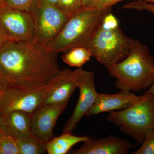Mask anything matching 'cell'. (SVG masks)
I'll return each mask as SVG.
<instances>
[{"mask_svg": "<svg viewBox=\"0 0 154 154\" xmlns=\"http://www.w3.org/2000/svg\"><path fill=\"white\" fill-rule=\"evenodd\" d=\"M1 94V92H0V94Z\"/></svg>", "mask_w": 154, "mask_h": 154, "instance_id": "obj_34", "label": "cell"}, {"mask_svg": "<svg viewBox=\"0 0 154 154\" xmlns=\"http://www.w3.org/2000/svg\"><path fill=\"white\" fill-rule=\"evenodd\" d=\"M132 154H154V129L148 133L141 146Z\"/></svg>", "mask_w": 154, "mask_h": 154, "instance_id": "obj_20", "label": "cell"}, {"mask_svg": "<svg viewBox=\"0 0 154 154\" xmlns=\"http://www.w3.org/2000/svg\"><path fill=\"white\" fill-rule=\"evenodd\" d=\"M107 69L116 79L115 87L120 91L137 92L149 88L153 82L154 58L147 46L138 40L134 39L124 59Z\"/></svg>", "mask_w": 154, "mask_h": 154, "instance_id": "obj_2", "label": "cell"}, {"mask_svg": "<svg viewBox=\"0 0 154 154\" xmlns=\"http://www.w3.org/2000/svg\"><path fill=\"white\" fill-rule=\"evenodd\" d=\"M57 54L36 42L8 40L0 49V68L10 86L41 90L60 74Z\"/></svg>", "mask_w": 154, "mask_h": 154, "instance_id": "obj_1", "label": "cell"}, {"mask_svg": "<svg viewBox=\"0 0 154 154\" xmlns=\"http://www.w3.org/2000/svg\"><path fill=\"white\" fill-rule=\"evenodd\" d=\"M88 136H78L72 132H63L57 137H53L46 143V152L48 154H66L73 146L80 143L91 140Z\"/></svg>", "mask_w": 154, "mask_h": 154, "instance_id": "obj_15", "label": "cell"}, {"mask_svg": "<svg viewBox=\"0 0 154 154\" xmlns=\"http://www.w3.org/2000/svg\"><path fill=\"white\" fill-rule=\"evenodd\" d=\"M0 32L8 41L35 42V26L28 11L0 8Z\"/></svg>", "mask_w": 154, "mask_h": 154, "instance_id": "obj_7", "label": "cell"}, {"mask_svg": "<svg viewBox=\"0 0 154 154\" xmlns=\"http://www.w3.org/2000/svg\"><path fill=\"white\" fill-rule=\"evenodd\" d=\"M109 113L108 121L142 144L147 134L154 129V96L144 93L143 99L131 107Z\"/></svg>", "mask_w": 154, "mask_h": 154, "instance_id": "obj_4", "label": "cell"}, {"mask_svg": "<svg viewBox=\"0 0 154 154\" xmlns=\"http://www.w3.org/2000/svg\"><path fill=\"white\" fill-rule=\"evenodd\" d=\"M10 87V84L0 68V92H4Z\"/></svg>", "mask_w": 154, "mask_h": 154, "instance_id": "obj_24", "label": "cell"}, {"mask_svg": "<svg viewBox=\"0 0 154 154\" xmlns=\"http://www.w3.org/2000/svg\"><path fill=\"white\" fill-rule=\"evenodd\" d=\"M58 0H36L35 2L41 4H48L56 6Z\"/></svg>", "mask_w": 154, "mask_h": 154, "instance_id": "obj_25", "label": "cell"}, {"mask_svg": "<svg viewBox=\"0 0 154 154\" xmlns=\"http://www.w3.org/2000/svg\"><path fill=\"white\" fill-rule=\"evenodd\" d=\"M0 154H2V151H1V149H0Z\"/></svg>", "mask_w": 154, "mask_h": 154, "instance_id": "obj_32", "label": "cell"}, {"mask_svg": "<svg viewBox=\"0 0 154 154\" xmlns=\"http://www.w3.org/2000/svg\"><path fill=\"white\" fill-rule=\"evenodd\" d=\"M143 1H146V2H149L152 3V4H153L154 5V0H143Z\"/></svg>", "mask_w": 154, "mask_h": 154, "instance_id": "obj_31", "label": "cell"}, {"mask_svg": "<svg viewBox=\"0 0 154 154\" xmlns=\"http://www.w3.org/2000/svg\"><path fill=\"white\" fill-rule=\"evenodd\" d=\"M2 154H19L17 140L11 136L3 135L0 138Z\"/></svg>", "mask_w": 154, "mask_h": 154, "instance_id": "obj_19", "label": "cell"}, {"mask_svg": "<svg viewBox=\"0 0 154 154\" xmlns=\"http://www.w3.org/2000/svg\"><path fill=\"white\" fill-rule=\"evenodd\" d=\"M7 41L8 39L7 38L4 36L2 33L0 32V49L2 48L3 45L5 44Z\"/></svg>", "mask_w": 154, "mask_h": 154, "instance_id": "obj_27", "label": "cell"}, {"mask_svg": "<svg viewBox=\"0 0 154 154\" xmlns=\"http://www.w3.org/2000/svg\"><path fill=\"white\" fill-rule=\"evenodd\" d=\"M30 12L35 26V42L44 46L57 36L70 17L56 6L36 2Z\"/></svg>", "mask_w": 154, "mask_h": 154, "instance_id": "obj_6", "label": "cell"}, {"mask_svg": "<svg viewBox=\"0 0 154 154\" xmlns=\"http://www.w3.org/2000/svg\"><path fill=\"white\" fill-rule=\"evenodd\" d=\"M5 0H0V8L4 7Z\"/></svg>", "mask_w": 154, "mask_h": 154, "instance_id": "obj_30", "label": "cell"}, {"mask_svg": "<svg viewBox=\"0 0 154 154\" xmlns=\"http://www.w3.org/2000/svg\"><path fill=\"white\" fill-rule=\"evenodd\" d=\"M154 81L152 85L151 86L150 88H149L147 91H146L144 93H148V94H151L154 96V69L153 70Z\"/></svg>", "mask_w": 154, "mask_h": 154, "instance_id": "obj_28", "label": "cell"}, {"mask_svg": "<svg viewBox=\"0 0 154 154\" xmlns=\"http://www.w3.org/2000/svg\"><path fill=\"white\" fill-rule=\"evenodd\" d=\"M137 145L120 138L109 135L83 143L79 149L73 150V154H126Z\"/></svg>", "mask_w": 154, "mask_h": 154, "instance_id": "obj_13", "label": "cell"}, {"mask_svg": "<svg viewBox=\"0 0 154 154\" xmlns=\"http://www.w3.org/2000/svg\"><path fill=\"white\" fill-rule=\"evenodd\" d=\"M143 97V95L137 96L133 92L124 90L114 94H99L95 104L85 116L88 118L105 112L124 110L140 101Z\"/></svg>", "mask_w": 154, "mask_h": 154, "instance_id": "obj_12", "label": "cell"}, {"mask_svg": "<svg viewBox=\"0 0 154 154\" xmlns=\"http://www.w3.org/2000/svg\"><path fill=\"white\" fill-rule=\"evenodd\" d=\"M133 40L125 35L119 26L106 28L100 23L87 47L92 57L107 69L129 54Z\"/></svg>", "mask_w": 154, "mask_h": 154, "instance_id": "obj_5", "label": "cell"}, {"mask_svg": "<svg viewBox=\"0 0 154 154\" xmlns=\"http://www.w3.org/2000/svg\"><path fill=\"white\" fill-rule=\"evenodd\" d=\"M6 134L4 131H3L2 128V126H1V122H0V135H3Z\"/></svg>", "mask_w": 154, "mask_h": 154, "instance_id": "obj_29", "label": "cell"}, {"mask_svg": "<svg viewBox=\"0 0 154 154\" xmlns=\"http://www.w3.org/2000/svg\"><path fill=\"white\" fill-rule=\"evenodd\" d=\"M19 154H42L46 152V143L30 134L17 140Z\"/></svg>", "mask_w": 154, "mask_h": 154, "instance_id": "obj_17", "label": "cell"}, {"mask_svg": "<svg viewBox=\"0 0 154 154\" xmlns=\"http://www.w3.org/2000/svg\"><path fill=\"white\" fill-rule=\"evenodd\" d=\"M83 8L88 9L91 6L94 0H81Z\"/></svg>", "mask_w": 154, "mask_h": 154, "instance_id": "obj_26", "label": "cell"}, {"mask_svg": "<svg viewBox=\"0 0 154 154\" xmlns=\"http://www.w3.org/2000/svg\"><path fill=\"white\" fill-rule=\"evenodd\" d=\"M56 6L69 17L83 8L81 0H58Z\"/></svg>", "mask_w": 154, "mask_h": 154, "instance_id": "obj_18", "label": "cell"}, {"mask_svg": "<svg viewBox=\"0 0 154 154\" xmlns=\"http://www.w3.org/2000/svg\"><path fill=\"white\" fill-rule=\"evenodd\" d=\"M36 0H5L4 7L30 12Z\"/></svg>", "mask_w": 154, "mask_h": 154, "instance_id": "obj_21", "label": "cell"}, {"mask_svg": "<svg viewBox=\"0 0 154 154\" xmlns=\"http://www.w3.org/2000/svg\"><path fill=\"white\" fill-rule=\"evenodd\" d=\"M31 114L24 111H11L0 113V122L4 132L17 140L31 134Z\"/></svg>", "mask_w": 154, "mask_h": 154, "instance_id": "obj_14", "label": "cell"}, {"mask_svg": "<svg viewBox=\"0 0 154 154\" xmlns=\"http://www.w3.org/2000/svg\"><path fill=\"white\" fill-rule=\"evenodd\" d=\"M82 69L72 70H61L48 87L43 104H60L69 103L71 96L78 88V82Z\"/></svg>", "mask_w": 154, "mask_h": 154, "instance_id": "obj_11", "label": "cell"}, {"mask_svg": "<svg viewBox=\"0 0 154 154\" xmlns=\"http://www.w3.org/2000/svg\"><path fill=\"white\" fill-rule=\"evenodd\" d=\"M111 7L103 9L82 8L71 16L60 32L45 47L50 51H68L76 46L87 47L95 30Z\"/></svg>", "mask_w": 154, "mask_h": 154, "instance_id": "obj_3", "label": "cell"}, {"mask_svg": "<svg viewBox=\"0 0 154 154\" xmlns=\"http://www.w3.org/2000/svg\"><path fill=\"white\" fill-rule=\"evenodd\" d=\"M122 8L134 9L138 11H146L154 14V5L143 0H134L123 6Z\"/></svg>", "mask_w": 154, "mask_h": 154, "instance_id": "obj_22", "label": "cell"}, {"mask_svg": "<svg viewBox=\"0 0 154 154\" xmlns=\"http://www.w3.org/2000/svg\"><path fill=\"white\" fill-rule=\"evenodd\" d=\"M48 87L29 91L10 86L0 94V113L22 111L32 114L43 104Z\"/></svg>", "mask_w": 154, "mask_h": 154, "instance_id": "obj_8", "label": "cell"}, {"mask_svg": "<svg viewBox=\"0 0 154 154\" xmlns=\"http://www.w3.org/2000/svg\"><path fill=\"white\" fill-rule=\"evenodd\" d=\"M68 104H42L31 114V134L46 143L49 141L54 137L53 130L58 119Z\"/></svg>", "mask_w": 154, "mask_h": 154, "instance_id": "obj_10", "label": "cell"}, {"mask_svg": "<svg viewBox=\"0 0 154 154\" xmlns=\"http://www.w3.org/2000/svg\"><path fill=\"white\" fill-rule=\"evenodd\" d=\"M122 1L124 0H94L91 6L88 9L107 8Z\"/></svg>", "mask_w": 154, "mask_h": 154, "instance_id": "obj_23", "label": "cell"}, {"mask_svg": "<svg viewBox=\"0 0 154 154\" xmlns=\"http://www.w3.org/2000/svg\"><path fill=\"white\" fill-rule=\"evenodd\" d=\"M2 136V135H0V138H1V136Z\"/></svg>", "mask_w": 154, "mask_h": 154, "instance_id": "obj_33", "label": "cell"}, {"mask_svg": "<svg viewBox=\"0 0 154 154\" xmlns=\"http://www.w3.org/2000/svg\"><path fill=\"white\" fill-rule=\"evenodd\" d=\"M78 88L80 92L79 99L71 116L64 127L63 132H72L95 104L99 94L94 83V73L82 70L79 78Z\"/></svg>", "mask_w": 154, "mask_h": 154, "instance_id": "obj_9", "label": "cell"}, {"mask_svg": "<svg viewBox=\"0 0 154 154\" xmlns=\"http://www.w3.org/2000/svg\"><path fill=\"white\" fill-rule=\"evenodd\" d=\"M62 57L63 61L69 66L82 69L92 57L90 50L85 46H76L68 51Z\"/></svg>", "mask_w": 154, "mask_h": 154, "instance_id": "obj_16", "label": "cell"}]
</instances>
